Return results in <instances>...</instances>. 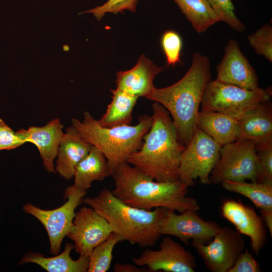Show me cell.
I'll return each instance as SVG.
<instances>
[{"mask_svg": "<svg viewBox=\"0 0 272 272\" xmlns=\"http://www.w3.org/2000/svg\"><path fill=\"white\" fill-rule=\"evenodd\" d=\"M111 169L105 155L92 146L88 154L77 165L73 177L75 188L86 191L94 181H102L111 176Z\"/></svg>", "mask_w": 272, "mask_h": 272, "instance_id": "21", "label": "cell"}, {"mask_svg": "<svg viewBox=\"0 0 272 272\" xmlns=\"http://www.w3.org/2000/svg\"><path fill=\"white\" fill-rule=\"evenodd\" d=\"M152 110L151 126L144 136L141 148L126 162L156 181L179 180L180 158L185 146L178 140L168 110L156 102Z\"/></svg>", "mask_w": 272, "mask_h": 272, "instance_id": "2", "label": "cell"}, {"mask_svg": "<svg viewBox=\"0 0 272 272\" xmlns=\"http://www.w3.org/2000/svg\"><path fill=\"white\" fill-rule=\"evenodd\" d=\"M92 146L73 125L66 128L58 147L56 172L65 179L72 178L77 165L88 154Z\"/></svg>", "mask_w": 272, "mask_h": 272, "instance_id": "18", "label": "cell"}, {"mask_svg": "<svg viewBox=\"0 0 272 272\" xmlns=\"http://www.w3.org/2000/svg\"><path fill=\"white\" fill-rule=\"evenodd\" d=\"M213 240L206 245L192 241V245L211 272H228L245 247V240L238 231L221 227Z\"/></svg>", "mask_w": 272, "mask_h": 272, "instance_id": "10", "label": "cell"}, {"mask_svg": "<svg viewBox=\"0 0 272 272\" xmlns=\"http://www.w3.org/2000/svg\"><path fill=\"white\" fill-rule=\"evenodd\" d=\"M138 0H108L103 5L85 11L84 13H92L100 20L107 13L116 14L125 10L135 12Z\"/></svg>", "mask_w": 272, "mask_h": 272, "instance_id": "31", "label": "cell"}, {"mask_svg": "<svg viewBox=\"0 0 272 272\" xmlns=\"http://www.w3.org/2000/svg\"><path fill=\"white\" fill-rule=\"evenodd\" d=\"M257 166L254 142L237 139L222 146L219 159L210 176V184L246 180L256 182Z\"/></svg>", "mask_w": 272, "mask_h": 272, "instance_id": "8", "label": "cell"}, {"mask_svg": "<svg viewBox=\"0 0 272 272\" xmlns=\"http://www.w3.org/2000/svg\"><path fill=\"white\" fill-rule=\"evenodd\" d=\"M163 70V66L156 65L143 54L132 69L116 73V88L138 97H146L155 87V78Z\"/></svg>", "mask_w": 272, "mask_h": 272, "instance_id": "17", "label": "cell"}, {"mask_svg": "<svg viewBox=\"0 0 272 272\" xmlns=\"http://www.w3.org/2000/svg\"><path fill=\"white\" fill-rule=\"evenodd\" d=\"M221 214L235 227L237 231L250 238L252 249L258 255L267 239L261 217L252 208L233 199L226 200L223 203Z\"/></svg>", "mask_w": 272, "mask_h": 272, "instance_id": "15", "label": "cell"}, {"mask_svg": "<svg viewBox=\"0 0 272 272\" xmlns=\"http://www.w3.org/2000/svg\"><path fill=\"white\" fill-rule=\"evenodd\" d=\"M73 249L74 244L67 243L61 253L50 257H44L37 252L29 251L23 256L18 264L34 263L48 272L87 271L89 262V256L80 255L78 259L73 260L70 256Z\"/></svg>", "mask_w": 272, "mask_h": 272, "instance_id": "22", "label": "cell"}, {"mask_svg": "<svg viewBox=\"0 0 272 272\" xmlns=\"http://www.w3.org/2000/svg\"><path fill=\"white\" fill-rule=\"evenodd\" d=\"M86 193V191L71 185L64 193V197L67 200L59 208L44 210L30 202L23 206V211L38 220L46 229L51 254L56 255L59 253L62 241L73 226L76 215L75 211L82 202V198Z\"/></svg>", "mask_w": 272, "mask_h": 272, "instance_id": "9", "label": "cell"}, {"mask_svg": "<svg viewBox=\"0 0 272 272\" xmlns=\"http://www.w3.org/2000/svg\"><path fill=\"white\" fill-rule=\"evenodd\" d=\"M198 33L206 31L219 22L217 15L208 0H173Z\"/></svg>", "mask_w": 272, "mask_h": 272, "instance_id": "24", "label": "cell"}, {"mask_svg": "<svg viewBox=\"0 0 272 272\" xmlns=\"http://www.w3.org/2000/svg\"><path fill=\"white\" fill-rule=\"evenodd\" d=\"M152 123V116L145 114L139 116L138 123L135 125L103 127L88 111L84 113L82 121L72 119V125L79 134L105 155L112 175L141 148L144 136L149 130Z\"/></svg>", "mask_w": 272, "mask_h": 272, "instance_id": "5", "label": "cell"}, {"mask_svg": "<svg viewBox=\"0 0 272 272\" xmlns=\"http://www.w3.org/2000/svg\"><path fill=\"white\" fill-rule=\"evenodd\" d=\"M110 225L112 232L123 241L144 248L154 247L161 236L160 222L168 210L158 208L148 211L126 205L104 188L96 196L82 198Z\"/></svg>", "mask_w": 272, "mask_h": 272, "instance_id": "4", "label": "cell"}, {"mask_svg": "<svg viewBox=\"0 0 272 272\" xmlns=\"http://www.w3.org/2000/svg\"><path fill=\"white\" fill-rule=\"evenodd\" d=\"M25 143L17 131H14L0 119V151L14 149Z\"/></svg>", "mask_w": 272, "mask_h": 272, "instance_id": "32", "label": "cell"}, {"mask_svg": "<svg viewBox=\"0 0 272 272\" xmlns=\"http://www.w3.org/2000/svg\"><path fill=\"white\" fill-rule=\"evenodd\" d=\"M114 271L115 272H149L145 266H139L130 264H122L116 263L114 264Z\"/></svg>", "mask_w": 272, "mask_h": 272, "instance_id": "34", "label": "cell"}, {"mask_svg": "<svg viewBox=\"0 0 272 272\" xmlns=\"http://www.w3.org/2000/svg\"><path fill=\"white\" fill-rule=\"evenodd\" d=\"M112 176V193L129 206L148 211L164 208L179 213L200 209L195 199L187 196L188 187L180 180L156 181L127 162Z\"/></svg>", "mask_w": 272, "mask_h": 272, "instance_id": "3", "label": "cell"}, {"mask_svg": "<svg viewBox=\"0 0 272 272\" xmlns=\"http://www.w3.org/2000/svg\"><path fill=\"white\" fill-rule=\"evenodd\" d=\"M211 81L208 56L199 52L192 54L190 69L174 84L155 87L146 97L163 105L169 112L178 141L186 146L197 128V117L205 90Z\"/></svg>", "mask_w": 272, "mask_h": 272, "instance_id": "1", "label": "cell"}, {"mask_svg": "<svg viewBox=\"0 0 272 272\" xmlns=\"http://www.w3.org/2000/svg\"><path fill=\"white\" fill-rule=\"evenodd\" d=\"M221 147L197 127L180 156L179 180L188 187L197 178L202 184H210V176L219 159Z\"/></svg>", "mask_w": 272, "mask_h": 272, "instance_id": "7", "label": "cell"}, {"mask_svg": "<svg viewBox=\"0 0 272 272\" xmlns=\"http://www.w3.org/2000/svg\"><path fill=\"white\" fill-rule=\"evenodd\" d=\"M212 8L217 15L220 21L228 25L233 29L244 31L245 25L236 17L235 8L232 0H208Z\"/></svg>", "mask_w": 272, "mask_h": 272, "instance_id": "28", "label": "cell"}, {"mask_svg": "<svg viewBox=\"0 0 272 272\" xmlns=\"http://www.w3.org/2000/svg\"><path fill=\"white\" fill-rule=\"evenodd\" d=\"M238 122L237 139H247L255 145L272 142V105L269 100L247 111Z\"/></svg>", "mask_w": 272, "mask_h": 272, "instance_id": "19", "label": "cell"}, {"mask_svg": "<svg viewBox=\"0 0 272 272\" xmlns=\"http://www.w3.org/2000/svg\"><path fill=\"white\" fill-rule=\"evenodd\" d=\"M112 233L108 222L91 207H82L76 214L73 226L67 234L74 242L80 255L89 256L93 249Z\"/></svg>", "mask_w": 272, "mask_h": 272, "instance_id": "13", "label": "cell"}, {"mask_svg": "<svg viewBox=\"0 0 272 272\" xmlns=\"http://www.w3.org/2000/svg\"><path fill=\"white\" fill-rule=\"evenodd\" d=\"M258 262L248 249L245 248L228 272H260Z\"/></svg>", "mask_w": 272, "mask_h": 272, "instance_id": "33", "label": "cell"}, {"mask_svg": "<svg viewBox=\"0 0 272 272\" xmlns=\"http://www.w3.org/2000/svg\"><path fill=\"white\" fill-rule=\"evenodd\" d=\"M247 39L250 46L257 54L272 61V27L269 23L249 35Z\"/></svg>", "mask_w": 272, "mask_h": 272, "instance_id": "27", "label": "cell"}, {"mask_svg": "<svg viewBox=\"0 0 272 272\" xmlns=\"http://www.w3.org/2000/svg\"><path fill=\"white\" fill-rule=\"evenodd\" d=\"M271 87L247 90L235 85L211 81L202 99V109L222 113L239 119L260 103L270 100Z\"/></svg>", "mask_w": 272, "mask_h": 272, "instance_id": "6", "label": "cell"}, {"mask_svg": "<svg viewBox=\"0 0 272 272\" xmlns=\"http://www.w3.org/2000/svg\"><path fill=\"white\" fill-rule=\"evenodd\" d=\"M161 45L168 65H175L180 61L182 46V39L175 31L168 30L162 35Z\"/></svg>", "mask_w": 272, "mask_h": 272, "instance_id": "30", "label": "cell"}, {"mask_svg": "<svg viewBox=\"0 0 272 272\" xmlns=\"http://www.w3.org/2000/svg\"><path fill=\"white\" fill-rule=\"evenodd\" d=\"M221 184L226 190L249 198L259 210H272L271 183L224 181Z\"/></svg>", "mask_w": 272, "mask_h": 272, "instance_id": "25", "label": "cell"}, {"mask_svg": "<svg viewBox=\"0 0 272 272\" xmlns=\"http://www.w3.org/2000/svg\"><path fill=\"white\" fill-rule=\"evenodd\" d=\"M197 127L221 146L237 140L238 122L236 118L218 112H198Z\"/></svg>", "mask_w": 272, "mask_h": 272, "instance_id": "20", "label": "cell"}, {"mask_svg": "<svg viewBox=\"0 0 272 272\" xmlns=\"http://www.w3.org/2000/svg\"><path fill=\"white\" fill-rule=\"evenodd\" d=\"M112 100L105 113L98 120L100 124L106 127L130 125L132 113L139 97L118 89H111Z\"/></svg>", "mask_w": 272, "mask_h": 272, "instance_id": "23", "label": "cell"}, {"mask_svg": "<svg viewBox=\"0 0 272 272\" xmlns=\"http://www.w3.org/2000/svg\"><path fill=\"white\" fill-rule=\"evenodd\" d=\"M224 55L217 66L216 81L247 90L258 88L255 70L241 52L238 42L230 39L224 48Z\"/></svg>", "mask_w": 272, "mask_h": 272, "instance_id": "14", "label": "cell"}, {"mask_svg": "<svg viewBox=\"0 0 272 272\" xmlns=\"http://www.w3.org/2000/svg\"><path fill=\"white\" fill-rule=\"evenodd\" d=\"M261 217L272 236V210H260Z\"/></svg>", "mask_w": 272, "mask_h": 272, "instance_id": "35", "label": "cell"}, {"mask_svg": "<svg viewBox=\"0 0 272 272\" xmlns=\"http://www.w3.org/2000/svg\"><path fill=\"white\" fill-rule=\"evenodd\" d=\"M258 157L256 182L272 183V142L255 144Z\"/></svg>", "mask_w": 272, "mask_h": 272, "instance_id": "29", "label": "cell"}, {"mask_svg": "<svg viewBox=\"0 0 272 272\" xmlns=\"http://www.w3.org/2000/svg\"><path fill=\"white\" fill-rule=\"evenodd\" d=\"M132 260L149 272H194L197 267L192 253L168 236L162 239L158 250L147 249Z\"/></svg>", "mask_w": 272, "mask_h": 272, "instance_id": "11", "label": "cell"}, {"mask_svg": "<svg viewBox=\"0 0 272 272\" xmlns=\"http://www.w3.org/2000/svg\"><path fill=\"white\" fill-rule=\"evenodd\" d=\"M168 210L160 224V233L162 235L177 237L187 244L188 241H197L202 243L211 241L221 227L213 221H205L196 211L187 210L177 214Z\"/></svg>", "mask_w": 272, "mask_h": 272, "instance_id": "12", "label": "cell"}, {"mask_svg": "<svg viewBox=\"0 0 272 272\" xmlns=\"http://www.w3.org/2000/svg\"><path fill=\"white\" fill-rule=\"evenodd\" d=\"M63 127L60 120L55 118L42 126H31L27 129L21 128L17 131L26 143H31L37 147L43 166L49 173H56L53 161L57 157L59 143L64 133Z\"/></svg>", "mask_w": 272, "mask_h": 272, "instance_id": "16", "label": "cell"}, {"mask_svg": "<svg viewBox=\"0 0 272 272\" xmlns=\"http://www.w3.org/2000/svg\"><path fill=\"white\" fill-rule=\"evenodd\" d=\"M123 241L119 235L112 232L108 238L95 247L89 257L88 272H106L111 265L115 246Z\"/></svg>", "mask_w": 272, "mask_h": 272, "instance_id": "26", "label": "cell"}]
</instances>
